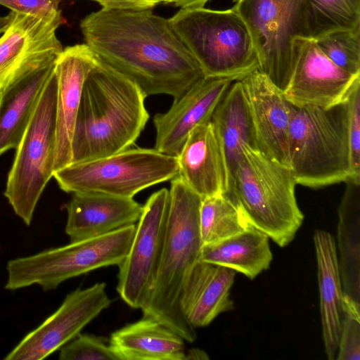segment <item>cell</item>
<instances>
[{"mask_svg": "<svg viewBox=\"0 0 360 360\" xmlns=\"http://www.w3.org/2000/svg\"><path fill=\"white\" fill-rule=\"evenodd\" d=\"M85 44L147 97H181L205 76L168 19L151 9L101 8L80 22Z\"/></svg>", "mask_w": 360, "mask_h": 360, "instance_id": "cell-1", "label": "cell"}, {"mask_svg": "<svg viewBox=\"0 0 360 360\" xmlns=\"http://www.w3.org/2000/svg\"><path fill=\"white\" fill-rule=\"evenodd\" d=\"M146 96L131 80L101 60L82 91L72 140V163L131 147L149 119Z\"/></svg>", "mask_w": 360, "mask_h": 360, "instance_id": "cell-2", "label": "cell"}, {"mask_svg": "<svg viewBox=\"0 0 360 360\" xmlns=\"http://www.w3.org/2000/svg\"><path fill=\"white\" fill-rule=\"evenodd\" d=\"M165 241L150 297L141 309L143 316L155 319L193 342L197 335L184 318L181 298L186 280L201 260L200 232L202 198L178 176L171 180Z\"/></svg>", "mask_w": 360, "mask_h": 360, "instance_id": "cell-3", "label": "cell"}, {"mask_svg": "<svg viewBox=\"0 0 360 360\" xmlns=\"http://www.w3.org/2000/svg\"><path fill=\"white\" fill-rule=\"evenodd\" d=\"M296 184L289 167L246 146L224 195L250 226L283 248L294 239L304 220Z\"/></svg>", "mask_w": 360, "mask_h": 360, "instance_id": "cell-4", "label": "cell"}, {"mask_svg": "<svg viewBox=\"0 0 360 360\" xmlns=\"http://www.w3.org/2000/svg\"><path fill=\"white\" fill-rule=\"evenodd\" d=\"M346 101L330 107L292 104L290 168L297 184L319 188L352 179Z\"/></svg>", "mask_w": 360, "mask_h": 360, "instance_id": "cell-5", "label": "cell"}, {"mask_svg": "<svg viewBox=\"0 0 360 360\" xmlns=\"http://www.w3.org/2000/svg\"><path fill=\"white\" fill-rule=\"evenodd\" d=\"M168 20L205 77L240 79L257 70L249 30L233 7L181 8Z\"/></svg>", "mask_w": 360, "mask_h": 360, "instance_id": "cell-6", "label": "cell"}, {"mask_svg": "<svg viewBox=\"0 0 360 360\" xmlns=\"http://www.w3.org/2000/svg\"><path fill=\"white\" fill-rule=\"evenodd\" d=\"M136 224L39 253L11 259L6 265L5 288L16 290L32 285L44 291L101 267L119 266L131 246Z\"/></svg>", "mask_w": 360, "mask_h": 360, "instance_id": "cell-7", "label": "cell"}, {"mask_svg": "<svg viewBox=\"0 0 360 360\" xmlns=\"http://www.w3.org/2000/svg\"><path fill=\"white\" fill-rule=\"evenodd\" d=\"M178 176L176 157L155 148H129L104 158L70 164L53 177L66 193L98 192L134 198Z\"/></svg>", "mask_w": 360, "mask_h": 360, "instance_id": "cell-8", "label": "cell"}, {"mask_svg": "<svg viewBox=\"0 0 360 360\" xmlns=\"http://www.w3.org/2000/svg\"><path fill=\"white\" fill-rule=\"evenodd\" d=\"M56 102L54 72L15 149L8 175L4 195L27 226L30 225L37 204L54 173Z\"/></svg>", "mask_w": 360, "mask_h": 360, "instance_id": "cell-9", "label": "cell"}, {"mask_svg": "<svg viewBox=\"0 0 360 360\" xmlns=\"http://www.w3.org/2000/svg\"><path fill=\"white\" fill-rule=\"evenodd\" d=\"M256 51L257 70L284 92L291 79L292 46L308 37L305 0H233Z\"/></svg>", "mask_w": 360, "mask_h": 360, "instance_id": "cell-10", "label": "cell"}, {"mask_svg": "<svg viewBox=\"0 0 360 360\" xmlns=\"http://www.w3.org/2000/svg\"><path fill=\"white\" fill-rule=\"evenodd\" d=\"M169 190L153 193L143 205L128 253L119 265L117 290L131 307L148 302L162 255L169 212Z\"/></svg>", "mask_w": 360, "mask_h": 360, "instance_id": "cell-11", "label": "cell"}, {"mask_svg": "<svg viewBox=\"0 0 360 360\" xmlns=\"http://www.w3.org/2000/svg\"><path fill=\"white\" fill-rule=\"evenodd\" d=\"M105 283L68 293L61 305L4 358L41 360L60 349L111 304Z\"/></svg>", "mask_w": 360, "mask_h": 360, "instance_id": "cell-12", "label": "cell"}, {"mask_svg": "<svg viewBox=\"0 0 360 360\" xmlns=\"http://www.w3.org/2000/svg\"><path fill=\"white\" fill-rule=\"evenodd\" d=\"M294 66L283 92L297 106L330 107L347 100L360 75H352L333 63L315 39L297 37L292 46Z\"/></svg>", "mask_w": 360, "mask_h": 360, "instance_id": "cell-13", "label": "cell"}, {"mask_svg": "<svg viewBox=\"0 0 360 360\" xmlns=\"http://www.w3.org/2000/svg\"><path fill=\"white\" fill-rule=\"evenodd\" d=\"M236 79L231 77H205L170 108L153 117L155 128V149L176 156L191 132L198 125L210 121L226 91Z\"/></svg>", "mask_w": 360, "mask_h": 360, "instance_id": "cell-14", "label": "cell"}, {"mask_svg": "<svg viewBox=\"0 0 360 360\" xmlns=\"http://www.w3.org/2000/svg\"><path fill=\"white\" fill-rule=\"evenodd\" d=\"M257 149L290 167L288 140L292 103L257 70L240 79Z\"/></svg>", "mask_w": 360, "mask_h": 360, "instance_id": "cell-15", "label": "cell"}, {"mask_svg": "<svg viewBox=\"0 0 360 360\" xmlns=\"http://www.w3.org/2000/svg\"><path fill=\"white\" fill-rule=\"evenodd\" d=\"M100 59L86 44L65 48L58 58L54 172L72 163V140L84 81Z\"/></svg>", "mask_w": 360, "mask_h": 360, "instance_id": "cell-16", "label": "cell"}, {"mask_svg": "<svg viewBox=\"0 0 360 360\" xmlns=\"http://www.w3.org/2000/svg\"><path fill=\"white\" fill-rule=\"evenodd\" d=\"M57 59L41 60L22 67L0 89V155L19 145L54 73Z\"/></svg>", "mask_w": 360, "mask_h": 360, "instance_id": "cell-17", "label": "cell"}, {"mask_svg": "<svg viewBox=\"0 0 360 360\" xmlns=\"http://www.w3.org/2000/svg\"><path fill=\"white\" fill-rule=\"evenodd\" d=\"M65 231L70 242L101 236L139 221L143 205L133 198L98 192L73 193L66 205Z\"/></svg>", "mask_w": 360, "mask_h": 360, "instance_id": "cell-18", "label": "cell"}, {"mask_svg": "<svg viewBox=\"0 0 360 360\" xmlns=\"http://www.w3.org/2000/svg\"><path fill=\"white\" fill-rule=\"evenodd\" d=\"M60 25L12 12L9 24L0 35V89L22 67L58 58L63 50L56 36Z\"/></svg>", "mask_w": 360, "mask_h": 360, "instance_id": "cell-19", "label": "cell"}, {"mask_svg": "<svg viewBox=\"0 0 360 360\" xmlns=\"http://www.w3.org/2000/svg\"><path fill=\"white\" fill-rule=\"evenodd\" d=\"M176 157L178 176L202 200L226 193L225 161L211 120L191 132Z\"/></svg>", "mask_w": 360, "mask_h": 360, "instance_id": "cell-20", "label": "cell"}, {"mask_svg": "<svg viewBox=\"0 0 360 360\" xmlns=\"http://www.w3.org/2000/svg\"><path fill=\"white\" fill-rule=\"evenodd\" d=\"M236 271L219 265L198 262L189 273L181 298V309L193 328L208 326L218 315L233 309L230 290Z\"/></svg>", "mask_w": 360, "mask_h": 360, "instance_id": "cell-21", "label": "cell"}, {"mask_svg": "<svg viewBox=\"0 0 360 360\" xmlns=\"http://www.w3.org/2000/svg\"><path fill=\"white\" fill-rule=\"evenodd\" d=\"M316 250L320 309L325 352L329 360L336 359L345 316V295L340 274L334 238L327 231L316 230Z\"/></svg>", "mask_w": 360, "mask_h": 360, "instance_id": "cell-22", "label": "cell"}, {"mask_svg": "<svg viewBox=\"0 0 360 360\" xmlns=\"http://www.w3.org/2000/svg\"><path fill=\"white\" fill-rule=\"evenodd\" d=\"M185 340L147 316L113 332L109 345L120 360H186Z\"/></svg>", "mask_w": 360, "mask_h": 360, "instance_id": "cell-23", "label": "cell"}, {"mask_svg": "<svg viewBox=\"0 0 360 360\" xmlns=\"http://www.w3.org/2000/svg\"><path fill=\"white\" fill-rule=\"evenodd\" d=\"M211 122L225 161L227 192L245 147L257 149L250 110L240 79L232 82L216 107Z\"/></svg>", "mask_w": 360, "mask_h": 360, "instance_id": "cell-24", "label": "cell"}, {"mask_svg": "<svg viewBox=\"0 0 360 360\" xmlns=\"http://www.w3.org/2000/svg\"><path fill=\"white\" fill-rule=\"evenodd\" d=\"M345 183L335 246L345 297L360 306V180Z\"/></svg>", "mask_w": 360, "mask_h": 360, "instance_id": "cell-25", "label": "cell"}, {"mask_svg": "<svg viewBox=\"0 0 360 360\" xmlns=\"http://www.w3.org/2000/svg\"><path fill=\"white\" fill-rule=\"evenodd\" d=\"M273 259L269 238L250 226L223 240L203 245L201 260L229 268L253 279L268 269Z\"/></svg>", "mask_w": 360, "mask_h": 360, "instance_id": "cell-26", "label": "cell"}, {"mask_svg": "<svg viewBox=\"0 0 360 360\" xmlns=\"http://www.w3.org/2000/svg\"><path fill=\"white\" fill-rule=\"evenodd\" d=\"M250 226L238 208L224 194L202 200L200 232L202 245L214 243L237 235Z\"/></svg>", "mask_w": 360, "mask_h": 360, "instance_id": "cell-27", "label": "cell"}, {"mask_svg": "<svg viewBox=\"0 0 360 360\" xmlns=\"http://www.w3.org/2000/svg\"><path fill=\"white\" fill-rule=\"evenodd\" d=\"M308 37L360 28V0H305Z\"/></svg>", "mask_w": 360, "mask_h": 360, "instance_id": "cell-28", "label": "cell"}, {"mask_svg": "<svg viewBox=\"0 0 360 360\" xmlns=\"http://www.w3.org/2000/svg\"><path fill=\"white\" fill-rule=\"evenodd\" d=\"M315 41L337 66L352 75H360V28L332 31Z\"/></svg>", "mask_w": 360, "mask_h": 360, "instance_id": "cell-29", "label": "cell"}, {"mask_svg": "<svg viewBox=\"0 0 360 360\" xmlns=\"http://www.w3.org/2000/svg\"><path fill=\"white\" fill-rule=\"evenodd\" d=\"M60 360H120L103 338L78 334L60 348Z\"/></svg>", "mask_w": 360, "mask_h": 360, "instance_id": "cell-30", "label": "cell"}, {"mask_svg": "<svg viewBox=\"0 0 360 360\" xmlns=\"http://www.w3.org/2000/svg\"><path fill=\"white\" fill-rule=\"evenodd\" d=\"M336 359H360V306L346 298Z\"/></svg>", "mask_w": 360, "mask_h": 360, "instance_id": "cell-31", "label": "cell"}, {"mask_svg": "<svg viewBox=\"0 0 360 360\" xmlns=\"http://www.w3.org/2000/svg\"><path fill=\"white\" fill-rule=\"evenodd\" d=\"M347 102L352 179L360 180V81L357 82L351 89Z\"/></svg>", "mask_w": 360, "mask_h": 360, "instance_id": "cell-32", "label": "cell"}, {"mask_svg": "<svg viewBox=\"0 0 360 360\" xmlns=\"http://www.w3.org/2000/svg\"><path fill=\"white\" fill-rule=\"evenodd\" d=\"M59 2L60 0H0V5L16 13L62 24L64 20Z\"/></svg>", "mask_w": 360, "mask_h": 360, "instance_id": "cell-33", "label": "cell"}, {"mask_svg": "<svg viewBox=\"0 0 360 360\" xmlns=\"http://www.w3.org/2000/svg\"><path fill=\"white\" fill-rule=\"evenodd\" d=\"M98 3L102 8L109 10L151 9L160 4H170L169 0H91Z\"/></svg>", "mask_w": 360, "mask_h": 360, "instance_id": "cell-34", "label": "cell"}, {"mask_svg": "<svg viewBox=\"0 0 360 360\" xmlns=\"http://www.w3.org/2000/svg\"><path fill=\"white\" fill-rule=\"evenodd\" d=\"M170 4L181 8H202L210 0H169Z\"/></svg>", "mask_w": 360, "mask_h": 360, "instance_id": "cell-35", "label": "cell"}, {"mask_svg": "<svg viewBox=\"0 0 360 360\" xmlns=\"http://www.w3.org/2000/svg\"><path fill=\"white\" fill-rule=\"evenodd\" d=\"M206 353L198 349H191L188 354H186V359H207Z\"/></svg>", "mask_w": 360, "mask_h": 360, "instance_id": "cell-36", "label": "cell"}, {"mask_svg": "<svg viewBox=\"0 0 360 360\" xmlns=\"http://www.w3.org/2000/svg\"><path fill=\"white\" fill-rule=\"evenodd\" d=\"M12 18V12L5 16H0V35L6 30Z\"/></svg>", "mask_w": 360, "mask_h": 360, "instance_id": "cell-37", "label": "cell"}]
</instances>
